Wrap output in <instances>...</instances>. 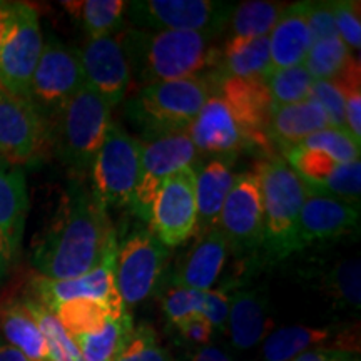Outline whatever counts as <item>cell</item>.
<instances>
[{
  "mask_svg": "<svg viewBox=\"0 0 361 361\" xmlns=\"http://www.w3.org/2000/svg\"><path fill=\"white\" fill-rule=\"evenodd\" d=\"M116 246V229L107 209L92 189L74 179L35 243L32 264L42 278H79L97 268Z\"/></svg>",
  "mask_w": 361,
  "mask_h": 361,
  "instance_id": "6da1fadb",
  "label": "cell"
},
{
  "mask_svg": "<svg viewBox=\"0 0 361 361\" xmlns=\"http://www.w3.org/2000/svg\"><path fill=\"white\" fill-rule=\"evenodd\" d=\"M128 57L130 79L149 85L164 80L200 78L219 66L221 51L197 32L129 29L117 34Z\"/></svg>",
  "mask_w": 361,
  "mask_h": 361,
  "instance_id": "7a4b0ae2",
  "label": "cell"
},
{
  "mask_svg": "<svg viewBox=\"0 0 361 361\" xmlns=\"http://www.w3.org/2000/svg\"><path fill=\"white\" fill-rule=\"evenodd\" d=\"M112 107L87 84L49 119L51 144L78 180L90 174L112 123Z\"/></svg>",
  "mask_w": 361,
  "mask_h": 361,
  "instance_id": "3957f363",
  "label": "cell"
},
{
  "mask_svg": "<svg viewBox=\"0 0 361 361\" xmlns=\"http://www.w3.org/2000/svg\"><path fill=\"white\" fill-rule=\"evenodd\" d=\"M209 96L206 75L149 84L128 99L126 116L142 130L144 139L186 133Z\"/></svg>",
  "mask_w": 361,
  "mask_h": 361,
  "instance_id": "277c9868",
  "label": "cell"
},
{
  "mask_svg": "<svg viewBox=\"0 0 361 361\" xmlns=\"http://www.w3.org/2000/svg\"><path fill=\"white\" fill-rule=\"evenodd\" d=\"M264 204L263 247L269 259H284L301 251L298 223L306 188L283 157H269L256 166Z\"/></svg>",
  "mask_w": 361,
  "mask_h": 361,
  "instance_id": "5b68a950",
  "label": "cell"
},
{
  "mask_svg": "<svg viewBox=\"0 0 361 361\" xmlns=\"http://www.w3.org/2000/svg\"><path fill=\"white\" fill-rule=\"evenodd\" d=\"M44 47L39 12L25 2H12L0 45V90L29 101L30 80Z\"/></svg>",
  "mask_w": 361,
  "mask_h": 361,
  "instance_id": "8992f818",
  "label": "cell"
},
{
  "mask_svg": "<svg viewBox=\"0 0 361 361\" xmlns=\"http://www.w3.org/2000/svg\"><path fill=\"white\" fill-rule=\"evenodd\" d=\"M233 11V2L216 0H135L128 2L126 12L135 29L214 37L228 27Z\"/></svg>",
  "mask_w": 361,
  "mask_h": 361,
  "instance_id": "52a82bcc",
  "label": "cell"
},
{
  "mask_svg": "<svg viewBox=\"0 0 361 361\" xmlns=\"http://www.w3.org/2000/svg\"><path fill=\"white\" fill-rule=\"evenodd\" d=\"M142 142L111 123L101 149L94 159L92 192L101 204L109 207H130L141 171Z\"/></svg>",
  "mask_w": 361,
  "mask_h": 361,
  "instance_id": "ba28073f",
  "label": "cell"
},
{
  "mask_svg": "<svg viewBox=\"0 0 361 361\" xmlns=\"http://www.w3.org/2000/svg\"><path fill=\"white\" fill-rule=\"evenodd\" d=\"M171 250L149 228H137L117 243L116 286L124 308L146 301L159 286Z\"/></svg>",
  "mask_w": 361,
  "mask_h": 361,
  "instance_id": "9c48e42d",
  "label": "cell"
},
{
  "mask_svg": "<svg viewBox=\"0 0 361 361\" xmlns=\"http://www.w3.org/2000/svg\"><path fill=\"white\" fill-rule=\"evenodd\" d=\"M196 174L194 166L176 171L162 183L149 209L147 228L169 250L196 234Z\"/></svg>",
  "mask_w": 361,
  "mask_h": 361,
  "instance_id": "30bf717a",
  "label": "cell"
},
{
  "mask_svg": "<svg viewBox=\"0 0 361 361\" xmlns=\"http://www.w3.org/2000/svg\"><path fill=\"white\" fill-rule=\"evenodd\" d=\"M84 84L78 49H72L51 35L44 42L42 54L30 80L29 101L49 121Z\"/></svg>",
  "mask_w": 361,
  "mask_h": 361,
  "instance_id": "8fae6325",
  "label": "cell"
},
{
  "mask_svg": "<svg viewBox=\"0 0 361 361\" xmlns=\"http://www.w3.org/2000/svg\"><path fill=\"white\" fill-rule=\"evenodd\" d=\"M218 229L229 250L247 255L263 245L264 204L258 171L238 174L221 211Z\"/></svg>",
  "mask_w": 361,
  "mask_h": 361,
  "instance_id": "7c38bea8",
  "label": "cell"
},
{
  "mask_svg": "<svg viewBox=\"0 0 361 361\" xmlns=\"http://www.w3.org/2000/svg\"><path fill=\"white\" fill-rule=\"evenodd\" d=\"M49 144V121L34 104L0 90V157L22 168L37 161Z\"/></svg>",
  "mask_w": 361,
  "mask_h": 361,
  "instance_id": "4fadbf2b",
  "label": "cell"
},
{
  "mask_svg": "<svg viewBox=\"0 0 361 361\" xmlns=\"http://www.w3.org/2000/svg\"><path fill=\"white\" fill-rule=\"evenodd\" d=\"M141 142V171L130 209L147 223L149 209L162 183L176 171L192 166L197 151L188 133L157 135Z\"/></svg>",
  "mask_w": 361,
  "mask_h": 361,
  "instance_id": "5bb4252c",
  "label": "cell"
},
{
  "mask_svg": "<svg viewBox=\"0 0 361 361\" xmlns=\"http://www.w3.org/2000/svg\"><path fill=\"white\" fill-rule=\"evenodd\" d=\"M288 166L295 171L306 191L350 202L361 196V162H338L313 149L296 146L286 152Z\"/></svg>",
  "mask_w": 361,
  "mask_h": 361,
  "instance_id": "9a60e30c",
  "label": "cell"
},
{
  "mask_svg": "<svg viewBox=\"0 0 361 361\" xmlns=\"http://www.w3.org/2000/svg\"><path fill=\"white\" fill-rule=\"evenodd\" d=\"M116 255L117 246L107 252L97 268L79 278L47 279L35 276L32 279L34 300L42 303L47 310H54L66 301L87 298V300L104 301L116 313H124L126 308L116 286Z\"/></svg>",
  "mask_w": 361,
  "mask_h": 361,
  "instance_id": "2e32d148",
  "label": "cell"
},
{
  "mask_svg": "<svg viewBox=\"0 0 361 361\" xmlns=\"http://www.w3.org/2000/svg\"><path fill=\"white\" fill-rule=\"evenodd\" d=\"M85 84L99 94L111 107L124 101L130 85L128 57L116 35L87 39L82 49H78Z\"/></svg>",
  "mask_w": 361,
  "mask_h": 361,
  "instance_id": "e0dca14e",
  "label": "cell"
},
{
  "mask_svg": "<svg viewBox=\"0 0 361 361\" xmlns=\"http://www.w3.org/2000/svg\"><path fill=\"white\" fill-rule=\"evenodd\" d=\"M360 228V204L306 191L298 223L301 250L313 243H328L353 234Z\"/></svg>",
  "mask_w": 361,
  "mask_h": 361,
  "instance_id": "ac0fdd59",
  "label": "cell"
},
{
  "mask_svg": "<svg viewBox=\"0 0 361 361\" xmlns=\"http://www.w3.org/2000/svg\"><path fill=\"white\" fill-rule=\"evenodd\" d=\"M196 151L221 154H236L241 149H251V139L241 121L218 94L211 92L200 114L186 130Z\"/></svg>",
  "mask_w": 361,
  "mask_h": 361,
  "instance_id": "d6986e66",
  "label": "cell"
},
{
  "mask_svg": "<svg viewBox=\"0 0 361 361\" xmlns=\"http://www.w3.org/2000/svg\"><path fill=\"white\" fill-rule=\"evenodd\" d=\"M29 213L25 173L0 157V251L11 266L19 255Z\"/></svg>",
  "mask_w": 361,
  "mask_h": 361,
  "instance_id": "ffe728a7",
  "label": "cell"
},
{
  "mask_svg": "<svg viewBox=\"0 0 361 361\" xmlns=\"http://www.w3.org/2000/svg\"><path fill=\"white\" fill-rule=\"evenodd\" d=\"M228 243L218 228L200 234L184 259L173 274V286L188 290H213L228 258Z\"/></svg>",
  "mask_w": 361,
  "mask_h": 361,
  "instance_id": "44dd1931",
  "label": "cell"
},
{
  "mask_svg": "<svg viewBox=\"0 0 361 361\" xmlns=\"http://www.w3.org/2000/svg\"><path fill=\"white\" fill-rule=\"evenodd\" d=\"M268 39L271 72L303 66L311 49L308 0L291 4L284 8Z\"/></svg>",
  "mask_w": 361,
  "mask_h": 361,
  "instance_id": "7402d4cb",
  "label": "cell"
},
{
  "mask_svg": "<svg viewBox=\"0 0 361 361\" xmlns=\"http://www.w3.org/2000/svg\"><path fill=\"white\" fill-rule=\"evenodd\" d=\"M329 121L323 107L313 97L303 102L288 104V106H273L269 111L268 135L271 144H278L286 154L293 147L311 134L328 128Z\"/></svg>",
  "mask_w": 361,
  "mask_h": 361,
  "instance_id": "603a6c76",
  "label": "cell"
},
{
  "mask_svg": "<svg viewBox=\"0 0 361 361\" xmlns=\"http://www.w3.org/2000/svg\"><path fill=\"white\" fill-rule=\"evenodd\" d=\"M271 326L268 300L259 290H239L229 296L228 328L234 346L250 350L264 340Z\"/></svg>",
  "mask_w": 361,
  "mask_h": 361,
  "instance_id": "cb8c5ba5",
  "label": "cell"
},
{
  "mask_svg": "<svg viewBox=\"0 0 361 361\" xmlns=\"http://www.w3.org/2000/svg\"><path fill=\"white\" fill-rule=\"evenodd\" d=\"M231 162L226 157L209 161L196 174L197 197V228L196 234H202L218 228L221 211L234 183Z\"/></svg>",
  "mask_w": 361,
  "mask_h": 361,
  "instance_id": "d4e9b609",
  "label": "cell"
},
{
  "mask_svg": "<svg viewBox=\"0 0 361 361\" xmlns=\"http://www.w3.org/2000/svg\"><path fill=\"white\" fill-rule=\"evenodd\" d=\"M226 78H261L271 74L269 39L233 35L221 51L219 66L213 71Z\"/></svg>",
  "mask_w": 361,
  "mask_h": 361,
  "instance_id": "484cf974",
  "label": "cell"
},
{
  "mask_svg": "<svg viewBox=\"0 0 361 361\" xmlns=\"http://www.w3.org/2000/svg\"><path fill=\"white\" fill-rule=\"evenodd\" d=\"M0 333L7 345L19 350L30 361H49L42 331L24 300H6L0 303Z\"/></svg>",
  "mask_w": 361,
  "mask_h": 361,
  "instance_id": "4316f807",
  "label": "cell"
},
{
  "mask_svg": "<svg viewBox=\"0 0 361 361\" xmlns=\"http://www.w3.org/2000/svg\"><path fill=\"white\" fill-rule=\"evenodd\" d=\"M134 324L128 311L111 318L99 331L74 336L84 361H114L133 335Z\"/></svg>",
  "mask_w": 361,
  "mask_h": 361,
  "instance_id": "83f0119b",
  "label": "cell"
},
{
  "mask_svg": "<svg viewBox=\"0 0 361 361\" xmlns=\"http://www.w3.org/2000/svg\"><path fill=\"white\" fill-rule=\"evenodd\" d=\"M62 6L79 22L89 39L116 35L123 27L128 2L124 0H82L64 2Z\"/></svg>",
  "mask_w": 361,
  "mask_h": 361,
  "instance_id": "f1b7e54d",
  "label": "cell"
},
{
  "mask_svg": "<svg viewBox=\"0 0 361 361\" xmlns=\"http://www.w3.org/2000/svg\"><path fill=\"white\" fill-rule=\"evenodd\" d=\"M333 336L329 328L290 326L269 333L263 343L264 361H293L311 346L323 345Z\"/></svg>",
  "mask_w": 361,
  "mask_h": 361,
  "instance_id": "f546056e",
  "label": "cell"
},
{
  "mask_svg": "<svg viewBox=\"0 0 361 361\" xmlns=\"http://www.w3.org/2000/svg\"><path fill=\"white\" fill-rule=\"evenodd\" d=\"M51 311L56 314L59 323L64 326L66 331L69 333L72 338L99 331V329L109 322L111 318L123 314L116 313V311L107 303H104V301L87 300V298L66 301V303L57 305L56 308Z\"/></svg>",
  "mask_w": 361,
  "mask_h": 361,
  "instance_id": "4dcf8cb0",
  "label": "cell"
},
{
  "mask_svg": "<svg viewBox=\"0 0 361 361\" xmlns=\"http://www.w3.org/2000/svg\"><path fill=\"white\" fill-rule=\"evenodd\" d=\"M288 6L281 2H264V0H247L234 6L231 13V29L234 35L245 37H269L271 30L278 24Z\"/></svg>",
  "mask_w": 361,
  "mask_h": 361,
  "instance_id": "1f68e13d",
  "label": "cell"
},
{
  "mask_svg": "<svg viewBox=\"0 0 361 361\" xmlns=\"http://www.w3.org/2000/svg\"><path fill=\"white\" fill-rule=\"evenodd\" d=\"M25 306L37 322L42 331L45 345L49 351V361H84L80 351L72 340V336L66 331L64 326L59 323L56 314L47 310L42 303L34 298H25Z\"/></svg>",
  "mask_w": 361,
  "mask_h": 361,
  "instance_id": "d6a6232c",
  "label": "cell"
},
{
  "mask_svg": "<svg viewBox=\"0 0 361 361\" xmlns=\"http://www.w3.org/2000/svg\"><path fill=\"white\" fill-rule=\"evenodd\" d=\"M351 57L353 56L348 45L343 42L340 35H336L311 45L303 67L313 80H331L345 69Z\"/></svg>",
  "mask_w": 361,
  "mask_h": 361,
  "instance_id": "836d02e7",
  "label": "cell"
},
{
  "mask_svg": "<svg viewBox=\"0 0 361 361\" xmlns=\"http://www.w3.org/2000/svg\"><path fill=\"white\" fill-rule=\"evenodd\" d=\"M323 286L341 306L358 310L361 305V263L358 258L343 259L324 274Z\"/></svg>",
  "mask_w": 361,
  "mask_h": 361,
  "instance_id": "e575fe53",
  "label": "cell"
},
{
  "mask_svg": "<svg viewBox=\"0 0 361 361\" xmlns=\"http://www.w3.org/2000/svg\"><path fill=\"white\" fill-rule=\"evenodd\" d=\"M264 80L273 106H288L306 101L311 97V85L314 82L303 66L274 71Z\"/></svg>",
  "mask_w": 361,
  "mask_h": 361,
  "instance_id": "d590c367",
  "label": "cell"
},
{
  "mask_svg": "<svg viewBox=\"0 0 361 361\" xmlns=\"http://www.w3.org/2000/svg\"><path fill=\"white\" fill-rule=\"evenodd\" d=\"M298 146L323 152L338 162H356L360 161L361 154L360 139H356L346 128H335V126H328L308 135Z\"/></svg>",
  "mask_w": 361,
  "mask_h": 361,
  "instance_id": "8d00e7d4",
  "label": "cell"
},
{
  "mask_svg": "<svg viewBox=\"0 0 361 361\" xmlns=\"http://www.w3.org/2000/svg\"><path fill=\"white\" fill-rule=\"evenodd\" d=\"M331 80L345 99L346 129L361 141V71L358 59L351 57L345 69Z\"/></svg>",
  "mask_w": 361,
  "mask_h": 361,
  "instance_id": "74e56055",
  "label": "cell"
},
{
  "mask_svg": "<svg viewBox=\"0 0 361 361\" xmlns=\"http://www.w3.org/2000/svg\"><path fill=\"white\" fill-rule=\"evenodd\" d=\"M114 361H173V356L161 345L154 329L142 324L134 328L133 335Z\"/></svg>",
  "mask_w": 361,
  "mask_h": 361,
  "instance_id": "f35d334b",
  "label": "cell"
},
{
  "mask_svg": "<svg viewBox=\"0 0 361 361\" xmlns=\"http://www.w3.org/2000/svg\"><path fill=\"white\" fill-rule=\"evenodd\" d=\"M204 291L171 286L162 300V310L173 324H180L192 316L201 314Z\"/></svg>",
  "mask_w": 361,
  "mask_h": 361,
  "instance_id": "ab89813d",
  "label": "cell"
},
{
  "mask_svg": "<svg viewBox=\"0 0 361 361\" xmlns=\"http://www.w3.org/2000/svg\"><path fill=\"white\" fill-rule=\"evenodd\" d=\"M333 16L338 35L348 45L350 51H360L361 45V17L358 0H335Z\"/></svg>",
  "mask_w": 361,
  "mask_h": 361,
  "instance_id": "60d3db41",
  "label": "cell"
},
{
  "mask_svg": "<svg viewBox=\"0 0 361 361\" xmlns=\"http://www.w3.org/2000/svg\"><path fill=\"white\" fill-rule=\"evenodd\" d=\"M311 97L323 107L329 126L346 128L345 123V99L341 90L333 80H314L311 85Z\"/></svg>",
  "mask_w": 361,
  "mask_h": 361,
  "instance_id": "b9f144b4",
  "label": "cell"
},
{
  "mask_svg": "<svg viewBox=\"0 0 361 361\" xmlns=\"http://www.w3.org/2000/svg\"><path fill=\"white\" fill-rule=\"evenodd\" d=\"M308 29L311 35V45L319 40L336 37L338 30L333 16L331 0L322 2H308Z\"/></svg>",
  "mask_w": 361,
  "mask_h": 361,
  "instance_id": "7bdbcfd3",
  "label": "cell"
},
{
  "mask_svg": "<svg viewBox=\"0 0 361 361\" xmlns=\"http://www.w3.org/2000/svg\"><path fill=\"white\" fill-rule=\"evenodd\" d=\"M201 314L213 324L214 329H226L229 314V295L224 290L204 291Z\"/></svg>",
  "mask_w": 361,
  "mask_h": 361,
  "instance_id": "ee69618b",
  "label": "cell"
},
{
  "mask_svg": "<svg viewBox=\"0 0 361 361\" xmlns=\"http://www.w3.org/2000/svg\"><path fill=\"white\" fill-rule=\"evenodd\" d=\"M178 329L188 341L204 346L211 341L214 333L213 324L207 322L202 314H196L192 318L186 319V322L178 324Z\"/></svg>",
  "mask_w": 361,
  "mask_h": 361,
  "instance_id": "f6af8a7d",
  "label": "cell"
},
{
  "mask_svg": "<svg viewBox=\"0 0 361 361\" xmlns=\"http://www.w3.org/2000/svg\"><path fill=\"white\" fill-rule=\"evenodd\" d=\"M293 361H358V358L345 350H310Z\"/></svg>",
  "mask_w": 361,
  "mask_h": 361,
  "instance_id": "bcb514c9",
  "label": "cell"
},
{
  "mask_svg": "<svg viewBox=\"0 0 361 361\" xmlns=\"http://www.w3.org/2000/svg\"><path fill=\"white\" fill-rule=\"evenodd\" d=\"M191 361H233L226 351L216 348V346H202L194 353Z\"/></svg>",
  "mask_w": 361,
  "mask_h": 361,
  "instance_id": "7dc6e473",
  "label": "cell"
},
{
  "mask_svg": "<svg viewBox=\"0 0 361 361\" xmlns=\"http://www.w3.org/2000/svg\"><path fill=\"white\" fill-rule=\"evenodd\" d=\"M0 361H30L27 356L7 343H0Z\"/></svg>",
  "mask_w": 361,
  "mask_h": 361,
  "instance_id": "c3c4849f",
  "label": "cell"
},
{
  "mask_svg": "<svg viewBox=\"0 0 361 361\" xmlns=\"http://www.w3.org/2000/svg\"><path fill=\"white\" fill-rule=\"evenodd\" d=\"M11 4L12 2H6V0H0V45H2L4 30H6L8 13H11Z\"/></svg>",
  "mask_w": 361,
  "mask_h": 361,
  "instance_id": "681fc988",
  "label": "cell"
},
{
  "mask_svg": "<svg viewBox=\"0 0 361 361\" xmlns=\"http://www.w3.org/2000/svg\"><path fill=\"white\" fill-rule=\"evenodd\" d=\"M7 269H8V263L6 261V258H4L2 251H0V281H2L4 276L7 274Z\"/></svg>",
  "mask_w": 361,
  "mask_h": 361,
  "instance_id": "f907efd6",
  "label": "cell"
}]
</instances>
